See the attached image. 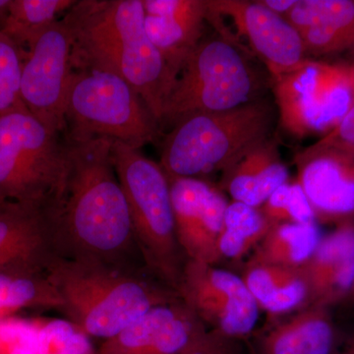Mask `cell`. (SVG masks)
Returning a JSON list of instances; mask_svg holds the SVG:
<instances>
[{
	"label": "cell",
	"mask_w": 354,
	"mask_h": 354,
	"mask_svg": "<svg viewBox=\"0 0 354 354\" xmlns=\"http://www.w3.org/2000/svg\"><path fill=\"white\" fill-rule=\"evenodd\" d=\"M271 81L278 122L299 138L325 136L354 104V59H307L297 69Z\"/></svg>",
	"instance_id": "cell-9"
},
{
	"label": "cell",
	"mask_w": 354,
	"mask_h": 354,
	"mask_svg": "<svg viewBox=\"0 0 354 354\" xmlns=\"http://www.w3.org/2000/svg\"><path fill=\"white\" fill-rule=\"evenodd\" d=\"M62 311L90 337L111 339L158 305L180 298L132 270L79 258L58 257L46 272Z\"/></svg>",
	"instance_id": "cell-3"
},
{
	"label": "cell",
	"mask_w": 354,
	"mask_h": 354,
	"mask_svg": "<svg viewBox=\"0 0 354 354\" xmlns=\"http://www.w3.org/2000/svg\"><path fill=\"white\" fill-rule=\"evenodd\" d=\"M169 179L177 241L184 257L204 264H218L227 199L218 188L204 179Z\"/></svg>",
	"instance_id": "cell-13"
},
{
	"label": "cell",
	"mask_w": 354,
	"mask_h": 354,
	"mask_svg": "<svg viewBox=\"0 0 354 354\" xmlns=\"http://www.w3.org/2000/svg\"><path fill=\"white\" fill-rule=\"evenodd\" d=\"M75 3L74 0H11L0 32L27 50L39 35Z\"/></svg>",
	"instance_id": "cell-24"
},
{
	"label": "cell",
	"mask_w": 354,
	"mask_h": 354,
	"mask_svg": "<svg viewBox=\"0 0 354 354\" xmlns=\"http://www.w3.org/2000/svg\"><path fill=\"white\" fill-rule=\"evenodd\" d=\"M234 342L211 330L202 339L179 354H234Z\"/></svg>",
	"instance_id": "cell-30"
},
{
	"label": "cell",
	"mask_w": 354,
	"mask_h": 354,
	"mask_svg": "<svg viewBox=\"0 0 354 354\" xmlns=\"http://www.w3.org/2000/svg\"><path fill=\"white\" fill-rule=\"evenodd\" d=\"M285 19L299 32L309 59L354 55V0H298Z\"/></svg>",
	"instance_id": "cell-18"
},
{
	"label": "cell",
	"mask_w": 354,
	"mask_h": 354,
	"mask_svg": "<svg viewBox=\"0 0 354 354\" xmlns=\"http://www.w3.org/2000/svg\"><path fill=\"white\" fill-rule=\"evenodd\" d=\"M27 50L0 32V114L22 106L21 75Z\"/></svg>",
	"instance_id": "cell-28"
},
{
	"label": "cell",
	"mask_w": 354,
	"mask_h": 354,
	"mask_svg": "<svg viewBox=\"0 0 354 354\" xmlns=\"http://www.w3.org/2000/svg\"><path fill=\"white\" fill-rule=\"evenodd\" d=\"M348 298H351V299L354 300V285H353V291H351V295H349Z\"/></svg>",
	"instance_id": "cell-34"
},
{
	"label": "cell",
	"mask_w": 354,
	"mask_h": 354,
	"mask_svg": "<svg viewBox=\"0 0 354 354\" xmlns=\"http://www.w3.org/2000/svg\"><path fill=\"white\" fill-rule=\"evenodd\" d=\"M71 48V31L64 17L28 48L21 75V100L25 108L59 136L66 131L65 102L73 71Z\"/></svg>",
	"instance_id": "cell-11"
},
{
	"label": "cell",
	"mask_w": 354,
	"mask_h": 354,
	"mask_svg": "<svg viewBox=\"0 0 354 354\" xmlns=\"http://www.w3.org/2000/svg\"><path fill=\"white\" fill-rule=\"evenodd\" d=\"M288 181V169L276 140H266L223 172L221 187L234 202L261 208L279 186Z\"/></svg>",
	"instance_id": "cell-20"
},
{
	"label": "cell",
	"mask_w": 354,
	"mask_h": 354,
	"mask_svg": "<svg viewBox=\"0 0 354 354\" xmlns=\"http://www.w3.org/2000/svg\"><path fill=\"white\" fill-rule=\"evenodd\" d=\"M308 281V306L332 305L348 299L354 285V221L337 225L325 235L304 267Z\"/></svg>",
	"instance_id": "cell-19"
},
{
	"label": "cell",
	"mask_w": 354,
	"mask_h": 354,
	"mask_svg": "<svg viewBox=\"0 0 354 354\" xmlns=\"http://www.w3.org/2000/svg\"><path fill=\"white\" fill-rule=\"evenodd\" d=\"M258 1L272 12L285 18L292 10L298 0H258Z\"/></svg>",
	"instance_id": "cell-31"
},
{
	"label": "cell",
	"mask_w": 354,
	"mask_h": 354,
	"mask_svg": "<svg viewBox=\"0 0 354 354\" xmlns=\"http://www.w3.org/2000/svg\"><path fill=\"white\" fill-rule=\"evenodd\" d=\"M295 162L317 221H354V156L313 144L298 153Z\"/></svg>",
	"instance_id": "cell-15"
},
{
	"label": "cell",
	"mask_w": 354,
	"mask_h": 354,
	"mask_svg": "<svg viewBox=\"0 0 354 354\" xmlns=\"http://www.w3.org/2000/svg\"><path fill=\"white\" fill-rule=\"evenodd\" d=\"M337 354H354V335L346 342L344 348L342 349L339 348Z\"/></svg>",
	"instance_id": "cell-33"
},
{
	"label": "cell",
	"mask_w": 354,
	"mask_h": 354,
	"mask_svg": "<svg viewBox=\"0 0 354 354\" xmlns=\"http://www.w3.org/2000/svg\"><path fill=\"white\" fill-rule=\"evenodd\" d=\"M206 18L230 21L236 31L232 44L239 48V39H245L249 53L265 64L271 78L290 73L309 59L297 30L258 0H206Z\"/></svg>",
	"instance_id": "cell-12"
},
{
	"label": "cell",
	"mask_w": 354,
	"mask_h": 354,
	"mask_svg": "<svg viewBox=\"0 0 354 354\" xmlns=\"http://www.w3.org/2000/svg\"><path fill=\"white\" fill-rule=\"evenodd\" d=\"M62 256L46 209L0 201V274H46Z\"/></svg>",
	"instance_id": "cell-14"
},
{
	"label": "cell",
	"mask_w": 354,
	"mask_h": 354,
	"mask_svg": "<svg viewBox=\"0 0 354 354\" xmlns=\"http://www.w3.org/2000/svg\"><path fill=\"white\" fill-rule=\"evenodd\" d=\"M276 121V104L266 95L230 111L185 116L165 137L160 167L169 178L223 172L271 138Z\"/></svg>",
	"instance_id": "cell-4"
},
{
	"label": "cell",
	"mask_w": 354,
	"mask_h": 354,
	"mask_svg": "<svg viewBox=\"0 0 354 354\" xmlns=\"http://www.w3.org/2000/svg\"><path fill=\"white\" fill-rule=\"evenodd\" d=\"M177 295L205 326L232 341L248 337L259 319L241 277L216 265L186 260Z\"/></svg>",
	"instance_id": "cell-10"
},
{
	"label": "cell",
	"mask_w": 354,
	"mask_h": 354,
	"mask_svg": "<svg viewBox=\"0 0 354 354\" xmlns=\"http://www.w3.org/2000/svg\"><path fill=\"white\" fill-rule=\"evenodd\" d=\"M64 136L50 132L24 104L0 114V201L48 211L66 177Z\"/></svg>",
	"instance_id": "cell-7"
},
{
	"label": "cell",
	"mask_w": 354,
	"mask_h": 354,
	"mask_svg": "<svg viewBox=\"0 0 354 354\" xmlns=\"http://www.w3.org/2000/svg\"><path fill=\"white\" fill-rule=\"evenodd\" d=\"M65 123L66 138H109L139 150L160 132L157 120L130 84L91 69L72 71Z\"/></svg>",
	"instance_id": "cell-8"
},
{
	"label": "cell",
	"mask_w": 354,
	"mask_h": 354,
	"mask_svg": "<svg viewBox=\"0 0 354 354\" xmlns=\"http://www.w3.org/2000/svg\"><path fill=\"white\" fill-rule=\"evenodd\" d=\"M60 300L46 274H0V318L25 309H57Z\"/></svg>",
	"instance_id": "cell-26"
},
{
	"label": "cell",
	"mask_w": 354,
	"mask_h": 354,
	"mask_svg": "<svg viewBox=\"0 0 354 354\" xmlns=\"http://www.w3.org/2000/svg\"><path fill=\"white\" fill-rule=\"evenodd\" d=\"M111 157L142 260L177 293L186 260L177 241L169 177L160 164L122 142L113 140Z\"/></svg>",
	"instance_id": "cell-5"
},
{
	"label": "cell",
	"mask_w": 354,
	"mask_h": 354,
	"mask_svg": "<svg viewBox=\"0 0 354 354\" xmlns=\"http://www.w3.org/2000/svg\"><path fill=\"white\" fill-rule=\"evenodd\" d=\"M250 57L220 36L202 39L165 102L160 130L191 114L230 111L265 97L271 78Z\"/></svg>",
	"instance_id": "cell-6"
},
{
	"label": "cell",
	"mask_w": 354,
	"mask_h": 354,
	"mask_svg": "<svg viewBox=\"0 0 354 354\" xmlns=\"http://www.w3.org/2000/svg\"><path fill=\"white\" fill-rule=\"evenodd\" d=\"M149 39L164 58L172 82L202 41L206 0H143Z\"/></svg>",
	"instance_id": "cell-17"
},
{
	"label": "cell",
	"mask_w": 354,
	"mask_h": 354,
	"mask_svg": "<svg viewBox=\"0 0 354 354\" xmlns=\"http://www.w3.org/2000/svg\"><path fill=\"white\" fill-rule=\"evenodd\" d=\"M317 223L272 225L250 260L290 268H304L322 239Z\"/></svg>",
	"instance_id": "cell-23"
},
{
	"label": "cell",
	"mask_w": 354,
	"mask_h": 354,
	"mask_svg": "<svg viewBox=\"0 0 354 354\" xmlns=\"http://www.w3.org/2000/svg\"><path fill=\"white\" fill-rule=\"evenodd\" d=\"M241 278L259 308L270 315H283L309 305V286L304 268L249 260Z\"/></svg>",
	"instance_id": "cell-22"
},
{
	"label": "cell",
	"mask_w": 354,
	"mask_h": 354,
	"mask_svg": "<svg viewBox=\"0 0 354 354\" xmlns=\"http://www.w3.org/2000/svg\"><path fill=\"white\" fill-rule=\"evenodd\" d=\"M260 208L239 202L228 203L218 241L221 260L239 261L257 248L272 227Z\"/></svg>",
	"instance_id": "cell-25"
},
{
	"label": "cell",
	"mask_w": 354,
	"mask_h": 354,
	"mask_svg": "<svg viewBox=\"0 0 354 354\" xmlns=\"http://www.w3.org/2000/svg\"><path fill=\"white\" fill-rule=\"evenodd\" d=\"M208 332L204 323L178 298L153 307L104 341L97 354H179Z\"/></svg>",
	"instance_id": "cell-16"
},
{
	"label": "cell",
	"mask_w": 354,
	"mask_h": 354,
	"mask_svg": "<svg viewBox=\"0 0 354 354\" xmlns=\"http://www.w3.org/2000/svg\"><path fill=\"white\" fill-rule=\"evenodd\" d=\"M260 209L272 225L317 223L313 209L298 180H288L279 186Z\"/></svg>",
	"instance_id": "cell-27"
},
{
	"label": "cell",
	"mask_w": 354,
	"mask_h": 354,
	"mask_svg": "<svg viewBox=\"0 0 354 354\" xmlns=\"http://www.w3.org/2000/svg\"><path fill=\"white\" fill-rule=\"evenodd\" d=\"M315 144L317 146L337 149L354 156V104L341 122Z\"/></svg>",
	"instance_id": "cell-29"
},
{
	"label": "cell",
	"mask_w": 354,
	"mask_h": 354,
	"mask_svg": "<svg viewBox=\"0 0 354 354\" xmlns=\"http://www.w3.org/2000/svg\"><path fill=\"white\" fill-rule=\"evenodd\" d=\"M10 1L11 0H0V26L3 24L4 20L6 19Z\"/></svg>",
	"instance_id": "cell-32"
},
{
	"label": "cell",
	"mask_w": 354,
	"mask_h": 354,
	"mask_svg": "<svg viewBox=\"0 0 354 354\" xmlns=\"http://www.w3.org/2000/svg\"><path fill=\"white\" fill-rule=\"evenodd\" d=\"M71 66L113 74L135 88L160 127L172 82L145 29L143 0H82L64 15Z\"/></svg>",
	"instance_id": "cell-2"
},
{
	"label": "cell",
	"mask_w": 354,
	"mask_h": 354,
	"mask_svg": "<svg viewBox=\"0 0 354 354\" xmlns=\"http://www.w3.org/2000/svg\"><path fill=\"white\" fill-rule=\"evenodd\" d=\"M64 139L66 177L59 196L48 211L62 257L135 271L131 260L140 252L111 157L113 140Z\"/></svg>",
	"instance_id": "cell-1"
},
{
	"label": "cell",
	"mask_w": 354,
	"mask_h": 354,
	"mask_svg": "<svg viewBox=\"0 0 354 354\" xmlns=\"http://www.w3.org/2000/svg\"><path fill=\"white\" fill-rule=\"evenodd\" d=\"M339 335L329 308L307 306L272 328L261 354H337Z\"/></svg>",
	"instance_id": "cell-21"
}]
</instances>
